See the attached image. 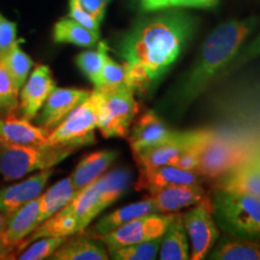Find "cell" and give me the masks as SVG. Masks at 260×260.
I'll return each mask as SVG.
<instances>
[{
    "label": "cell",
    "instance_id": "cell-1",
    "mask_svg": "<svg viewBox=\"0 0 260 260\" xmlns=\"http://www.w3.org/2000/svg\"><path fill=\"white\" fill-rule=\"evenodd\" d=\"M136 21L116 42L128 83L135 93H153L193 38L197 19L181 10H168Z\"/></svg>",
    "mask_w": 260,
    "mask_h": 260
},
{
    "label": "cell",
    "instance_id": "cell-2",
    "mask_svg": "<svg viewBox=\"0 0 260 260\" xmlns=\"http://www.w3.org/2000/svg\"><path fill=\"white\" fill-rule=\"evenodd\" d=\"M259 22L258 16H249L219 24L203 42L191 67L159 104V110L175 117L187 111L214 79L222 76Z\"/></svg>",
    "mask_w": 260,
    "mask_h": 260
},
{
    "label": "cell",
    "instance_id": "cell-3",
    "mask_svg": "<svg viewBox=\"0 0 260 260\" xmlns=\"http://www.w3.org/2000/svg\"><path fill=\"white\" fill-rule=\"evenodd\" d=\"M212 214L225 234L260 239L259 198L213 188Z\"/></svg>",
    "mask_w": 260,
    "mask_h": 260
},
{
    "label": "cell",
    "instance_id": "cell-4",
    "mask_svg": "<svg viewBox=\"0 0 260 260\" xmlns=\"http://www.w3.org/2000/svg\"><path fill=\"white\" fill-rule=\"evenodd\" d=\"M76 149L63 145L0 144V174L6 181L17 180L34 171L56 167Z\"/></svg>",
    "mask_w": 260,
    "mask_h": 260
},
{
    "label": "cell",
    "instance_id": "cell-5",
    "mask_svg": "<svg viewBox=\"0 0 260 260\" xmlns=\"http://www.w3.org/2000/svg\"><path fill=\"white\" fill-rule=\"evenodd\" d=\"M103 93L94 88L87 99L76 106L47 135V145H63L79 148L95 144V132L99 119Z\"/></svg>",
    "mask_w": 260,
    "mask_h": 260
},
{
    "label": "cell",
    "instance_id": "cell-6",
    "mask_svg": "<svg viewBox=\"0 0 260 260\" xmlns=\"http://www.w3.org/2000/svg\"><path fill=\"white\" fill-rule=\"evenodd\" d=\"M103 93L96 128L105 139H126L130 126L139 113V103L135 99V90L130 86Z\"/></svg>",
    "mask_w": 260,
    "mask_h": 260
},
{
    "label": "cell",
    "instance_id": "cell-7",
    "mask_svg": "<svg viewBox=\"0 0 260 260\" xmlns=\"http://www.w3.org/2000/svg\"><path fill=\"white\" fill-rule=\"evenodd\" d=\"M174 217V212L146 214L123 224L112 232L94 237L100 240L105 245L107 252H110L118 247L145 242L162 236Z\"/></svg>",
    "mask_w": 260,
    "mask_h": 260
},
{
    "label": "cell",
    "instance_id": "cell-8",
    "mask_svg": "<svg viewBox=\"0 0 260 260\" xmlns=\"http://www.w3.org/2000/svg\"><path fill=\"white\" fill-rule=\"evenodd\" d=\"M198 158L199 165L197 172L206 180H216L246 161L242 149L237 148L234 141L224 140L223 136L217 135L211 130L198 146Z\"/></svg>",
    "mask_w": 260,
    "mask_h": 260
},
{
    "label": "cell",
    "instance_id": "cell-9",
    "mask_svg": "<svg viewBox=\"0 0 260 260\" xmlns=\"http://www.w3.org/2000/svg\"><path fill=\"white\" fill-rule=\"evenodd\" d=\"M190 243L191 260L205 259L216 245L220 233L212 214V201L206 197L182 214Z\"/></svg>",
    "mask_w": 260,
    "mask_h": 260
},
{
    "label": "cell",
    "instance_id": "cell-10",
    "mask_svg": "<svg viewBox=\"0 0 260 260\" xmlns=\"http://www.w3.org/2000/svg\"><path fill=\"white\" fill-rule=\"evenodd\" d=\"M205 130H194V132L180 133L177 138L170 141L162 142L160 145L152 146L138 153L133 154L139 171L152 170V169L171 165L178 155L186 149L197 144Z\"/></svg>",
    "mask_w": 260,
    "mask_h": 260
},
{
    "label": "cell",
    "instance_id": "cell-11",
    "mask_svg": "<svg viewBox=\"0 0 260 260\" xmlns=\"http://www.w3.org/2000/svg\"><path fill=\"white\" fill-rule=\"evenodd\" d=\"M56 88L50 67L40 64L31 71L19 92V110L23 118L32 121L48 95Z\"/></svg>",
    "mask_w": 260,
    "mask_h": 260
},
{
    "label": "cell",
    "instance_id": "cell-12",
    "mask_svg": "<svg viewBox=\"0 0 260 260\" xmlns=\"http://www.w3.org/2000/svg\"><path fill=\"white\" fill-rule=\"evenodd\" d=\"M92 90L82 88H54L35 117L37 124L47 132L54 129Z\"/></svg>",
    "mask_w": 260,
    "mask_h": 260
},
{
    "label": "cell",
    "instance_id": "cell-13",
    "mask_svg": "<svg viewBox=\"0 0 260 260\" xmlns=\"http://www.w3.org/2000/svg\"><path fill=\"white\" fill-rule=\"evenodd\" d=\"M180 133L175 132L165 124L157 111H146L130 126L128 142L133 154L152 146L160 145L177 138Z\"/></svg>",
    "mask_w": 260,
    "mask_h": 260
},
{
    "label": "cell",
    "instance_id": "cell-14",
    "mask_svg": "<svg viewBox=\"0 0 260 260\" xmlns=\"http://www.w3.org/2000/svg\"><path fill=\"white\" fill-rule=\"evenodd\" d=\"M148 197L153 201L158 212H175L193 206L207 197L203 184H175L149 189Z\"/></svg>",
    "mask_w": 260,
    "mask_h": 260
},
{
    "label": "cell",
    "instance_id": "cell-15",
    "mask_svg": "<svg viewBox=\"0 0 260 260\" xmlns=\"http://www.w3.org/2000/svg\"><path fill=\"white\" fill-rule=\"evenodd\" d=\"M52 175V169L40 170L19 183L0 190V212L10 214L40 197Z\"/></svg>",
    "mask_w": 260,
    "mask_h": 260
},
{
    "label": "cell",
    "instance_id": "cell-16",
    "mask_svg": "<svg viewBox=\"0 0 260 260\" xmlns=\"http://www.w3.org/2000/svg\"><path fill=\"white\" fill-rule=\"evenodd\" d=\"M48 133L23 117H16L10 113L0 115V144L45 145Z\"/></svg>",
    "mask_w": 260,
    "mask_h": 260
},
{
    "label": "cell",
    "instance_id": "cell-17",
    "mask_svg": "<svg viewBox=\"0 0 260 260\" xmlns=\"http://www.w3.org/2000/svg\"><path fill=\"white\" fill-rule=\"evenodd\" d=\"M213 181L214 189L235 191L260 199V161H243Z\"/></svg>",
    "mask_w": 260,
    "mask_h": 260
},
{
    "label": "cell",
    "instance_id": "cell-18",
    "mask_svg": "<svg viewBox=\"0 0 260 260\" xmlns=\"http://www.w3.org/2000/svg\"><path fill=\"white\" fill-rule=\"evenodd\" d=\"M203 177L194 171L183 170L174 165H164L152 170L139 171L135 183L136 190H149L154 188L175 186V184H199Z\"/></svg>",
    "mask_w": 260,
    "mask_h": 260
},
{
    "label": "cell",
    "instance_id": "cell-19",
    "mask_svg": "<svg viewBox=\"0 0 260 260\" xmlns=\"http://www.w3.org/2000/svg\"><path fill=\"white\" fill-rule=\"evenodd\" d=\"M40 209L39 198L29 201L15 212L8 214L6 226L0 236V243L16 247L38 226V216Z\"/></svg>",
    "mask_w": 260,
    "mask_h": 260
},
{
    "label": "cell",
    "instance_id": "cell-20",
    "mask_svg": "<svg viewBox=\"0 0 260 260\" xmlns=\"http://www.w3.org/2000/svg\"><path fill=\"white\" fill-rule=\"evenodd\" d=\"M206 258L214 260H260V239L225 234L219 236Z\"/></svg>",
    "mask_w": 260,
    "mask_h": 260
},
{
    "label": "cell",
    "instance_id": "cell-21",
    "mask_svg": "<svg viewBox=\"0 0 260 260\" xmlns=\"http://www.w3.org/2000/svg\"><path fill=\"white\" fill-rule=\"evenodd\" d=\"M117 157H118V152L112 151V149L93 152L83 157L70 175L71 183L75 190L79 191L83 189L84 187L99 178L111 167Z\"/></svg>",
    "mask_w": 260,
    "mask_h": 260
},
{
    "label": "cell",
    "instance_id": "cell-22",
    "mask_svg": "<svg viewBox=\"0 0 260 260\" xmlns=\"http://www.w3.org/2000/svg\"><path fill=\"white\" fill-rule=\"evenodd\" d=\"M69 239V237H68ZM65 240L50 256L52 260H107L109 252L100 240L93 236H77Z\"/></svg>",
    "mask_w": 260,
    "mask_h": 260
},
{
    "label": "cell",
    "instance_id": "cell-23",
    "mask_svg": "<svg viewBox=\"0 0 260 260\" xmlns=\"http://www.w3.org/2000/svg\"><path fill=\"white\" fill-rule=\"evenodd\" d=\"M151 213H158V210L154 206L151 198L147 197L144 200L125 205V206L121 207V209H117L111 213L105 214V216L102 217V218L90 228L88 235L93 237L103 235V234L112 232V230L117 229V228L123 225V224L130 222V220Z\"/></svg>",
    "mask_w": 260,
    "mask_h": 260
},
{
    "label": "cell",
    "instance_id": "cell-24",
    "mask_svg": "<svg viewBox=\"0 0 260 260\" xmlns=\"http://www.w3.org/2000/svg\"><path fill=\"white\" fill-rule=\"evenodd\" d=\"M80 226L76 217L67 207L41 222L29 235L18 243V248H25L29 243L41 237H70L79 234Z\"/></svg>",
    "mask_w": 260,
    "mask_h": 260
},
{
    "label": "cell",
    "instance_id": "cell-25",
    "mask_svg": "<svg viewBox=\"0 0 260 260\" xmlns=\"http://www.w3.org/2000/svg\"><path fill=\"white\" fill-rule=\"evenodd\" d=\"M190 258V243L182 214H175L161 239L158 259L187 260Z\"/></svg>",
    "mask_w": 260,
    "mask_h": 260
},
{
    "label": "cell",
    "instance_id": "cell-26",
    "mask_svg": "<svg viewBox=\"0 0 260 260\" xmlns=\"http://www.w3.org/2000/svg\"><path fill=\"white\" fill-rule=\"evenodd\" d=\"M132 171L128 168H117L109 172H104L102 176L98 178V186H99L98 212L99 214L124 195L132 183Z\"/></svg>",
    "mask_w": 260,
    "mask_h": 260
},
{
    "label": "cell",
    "instance_id": "cell-27",
    "mask_svg": "<svg viewBox=\"0 0 260 260\" xmlns=\"http://www.w3.org/2000/svg\"><path fill=\"white\" fill-rule=\"evenodd\" d=\"M98 200H99V186L96 178L83 189L77 191L74 199L65 206L76 217L81 233L84 232L89 224L99 216Z\"/></svg>",
    "mask_w": 260,
    "mask_h": 260
},
{
    "label": "cell",
    "instance_id": "cell-28",
    "mask_svg": "<svg viewBox=\"0 0 260 260\" xmlns=\"http://www.w3.org/2000/svg\"><path fill=\"white\" fill-rule=\"evenodd\" d=\"M77 191L71 183L70 176L58 181L53 186L48 188L44 194L39 197L40 201V209H39L38 225L48 217L53 216L58 211L64 209L71 200L74 199Z\"/></svg>",
    "mask_w": 260,
    "mask_h": 260
},
{
    "label": "cell",
    "instance_id": "cell-29",
    "mask_svg": "<svg viewBox=\"0 0 260 260\" xmlns=\"http://www.w3.org/2000/svg\"><path fill=\"white\" fill-rule=\"evenodd\" d=\"M53 41L71 44L79 47H93L99 42L100 32H95L73 18H61L53 27Z\"/></svg>",
    "mask_w": 260,
    "mask_h": 260
},
{
    "label": "cell",
    "instance_id": "cell-30",
    "mask_svg": "<svg viewBox=\"0 0 260 260\" xmlns=\"http://www.w3.org/2000/svg\"><path fill=\"white\" fill-rule=\"evenodd\" d=\"M107 51H109L107 45L105 42L100 41L98 44L96 50L81 52L75 58V63H76L77 68L94 84V88L99 84L100 75H102L104 63H105L107 57Z\"/></svg>",
    "mask_w": 260,
    "mask_h": 260
},
{
    "label": "cell",
    "instance_id": "cell-31",
    "mask_svg": "<svg viewBox=\"0 0 260 260\" xmlns=\"http://www.w3.org/2000/svg\"><path fill=\"white\" fill-rule=\"evenodd\" d=\"M3 60H4L6 69L11 75L16 87L21 90L31 71L32 64H34L32 59L22 50L18 41H16L8 53L3 57Z\"/></svg>",
    "mask_w": 260,
    "mask_h": 260
},
{
    "label": "cell",
    "instance_id": "cell-32",
    "mask_svg": "<svg viewBox=\"0 0 260 260\" xmlns=\"http://www.w3.org/2000/svg\"><path fill=\"white\" fill-rule=\"evenodd\" d=\"M162 236L148 241L118 247L109 252V258L115 260H153L158 258Z\"/></svg>",
    "mask_w": 260,
    "mask_h": 260
},
{
    "label": "cell",
    "instance_id": "cell-33",
    "mask_svg": "<svg viewBox=\"0 0 260 260\" xmlns=\"http://www.w3.org/2000/svg\"><path fill=\"white\" fill-rule=\"evenodd\" d=\"M129 86L128 74L123 63H117L115 59L107 54L105 63H104L100 81L95 89L100 92H111L121 87Z\"/></svg>",
    "mask_w": 260,
    "mask_h": 260
},
{
    "label": "cell",
    "instance_id": "cell-34",
    "mask_svg": "<svg viewBox=\"0 0 260 260\" xmlns=\"http://www.w3.org/2000/svg\"><path fill=\"white\" fill-rule=\"evenodd\" d=\"M67 239L68 237H41L29 243L24 251L18 254L17 259L42 260L50 258Z\"/></svg>",
    "mask_w": 260,
    "mask_h": 260
},
{
    "label": "cell",
    "instance_id": "cell-35",
    "mask_svg": "<svg viewBox=\"0 0 260 260\" xmlns=\"http://www.w3.org/2000/svg\"><path fill=\"white\" fill-rule=\"evenodd\" d=\"M19 89L6 69L4 60L0 58V113H5L18 106Z\"/></svg>",
    "mask_w": 260,
    "mask_h": 260
},
{
    "label": "cell",
    "instance_id": "cell-36",
    "mask_svg": "<svg viewBox=\"0 0 260 260\" xmlns=\"http://www.w3.org/2000/svg\"><path fill=\"white\" fill-rule=\"evenodd\" d=\"M259 57H260V32L254 39H253L252 42H249V44L247 45L245 48H241V51L239 52V54L235 57V59L230 63V65L226 68V70L224 71V73L225 74L234 73L236 69H239V68L243 67L245 64L249 63L251 60H254Z\"/></svg>",
    "mask_w": 260,
    "mask_h": 260
},
{
    "label": "cell",
    "instance_id": "cell-37",
    "mask_svg": "<svg viewBox=\"0 0 260 260\" xmlns=\"http://www.w3.org/2000/svg\"><path fill=\"white\" fill-rule=\"evenodd\" d=\"M16 34H17V25L15 22L9 21L0 14V58L4 57L12 45L17 41Z\"/></svg>",
    "mask_w": 260,
    "mask_h": 260
},
{
    "label": "cell",
    "instance_id": "cell-38",
    "mask_svg": "<svg viewBox=\"0 0 260 260\" xmlns=\"http://www.w3.org/2000/svg\"><path fill=\"white\" fill-rule=\"evenodd\" d=\"M69 17L79 22L80 24L84 25L86 28L90 29V30L100 32V24H102V22L98 21L95 17H93L87 11H84L77 0H69Z\"/></svg>",
    "mask_w": 260,
    "mask_h": 260
},
{
    "label": "cell",
    "instance_id": "cell-39",
    "mask_svg": "<svg viewBox=\"0 0 260 260\" xmlns=\"http://www.w3.org/2000/svg\"><path fill=\"white\" fill-rule=\"evenodd\" d=\"M79 4L82 6L84 11L88 12L93 17H95L98 21L103 22L104 17H105L106 6L107 4L104 0H77Z\"/></svg>",
    "mask_w": 260,
    "mask_h": 260
},
{
    "label": "cell",
    "instance_id": "cell-40",
    "mask_svg": "<svg viewBox=\"0 0 260 260\" xmlns=\"http://www.w3.org/2000/svg\"><path fill=\"white\" fill-rule=\"evenodd\" d=\"M218 0H169L170 8H200L207 9L217 5Z\"/></svg>",
    "mask_w": 260,
    "mask_h": 260
},
{
    "label": "cell",
    "instance_id": "cell-41",
    "mask_svg": "<svg viewBox=\"0 0 260 260\" xmlns=\"http://www.w3.org/2000/svg\"><path fill=\"white\" fill-rule=\"evenodd\" d=\"M140 9L145 12L161 11L169 9V0H142Z\"/></svg>",
    "mask_w": 260,
    "mask_h": 260
},
{
    "label": "cell",
    "instance_id": "cell-42",
    "mask_svg": "<svg viewBox=\"0 0 260 260\" xmlns=\"http://www.w3.org/2000/svg\"><path fill=\"white\" fill-rule=\"evenodd\" d=\"M6 222H8V214L0 212V236H2L3 232H4V229L6 226Z\"/></svg>",
    "mask_w": 260,
    "mask_h": 260
},
{
    "label": "cell",
    "instance_id": "cell-43",
    "mask_svg": "<svg viewBox=\"0 0 260 260\" xmlns=\"http://www.w3.org/2000/svg\"><path fill=\"white\" fill-rule=\"evenodd\" d=\"M104 2H105V3H106V4H107V5H109V4H110V3H111V2H112V0H104Z\"/></svg>",
    "mask_w": 260,
    "mask_h": 260
},
{
    "label": "cell",
    "instance_id": "cell-44",
    "mask_svg": "<svg viewBox=\"0 0 260 260\" xmlns=\"http://www.w3.org/2000/svg\"><path fill=\"white\" fill-rule=\"evenodd\" d=\"M138 2H139V5H140V4H141V2H142V0H138Z\"/></svg>",
    "mask_w": 260,
    "mask_h": 260
}]
</instances>
